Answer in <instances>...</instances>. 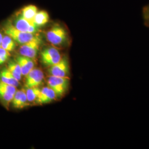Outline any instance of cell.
<instances>
[{"label":"cell","instance_id":"6da1fadb","mask_svg":"<svg viewBox=\"0 0 149 149\" xmlns=\"http://www.w3.org/2000/svg\"><path fill=\"white\" fill-rule=\"evenodd\" d=\"M49 42L54 45L59 46L63 44L68 39V33L64 28L59 25H55L47 33Z\"/></svg>","mask_w":149,"mask_h":149},{"label":"cell","instance_id":"7a4b0ae2","mask_svg":"<svg viewBox=\"0 0 149 149\" xmlns=\"http://www.w3.org/2000/svg\"><path fill=\"white\" fill-rule=\"evenodd\" d=\"M5 33L7 35L11 37L16 42L22 45L29 42L38 36V35L33 33L19 31L12 24L6 27Z\"/></svg>","mask_w":149,"mask_h":149},{"label":"cell","instance_id":"3957f363","mask_svg":"<svg viewBox=\"0 0 149 149\" xmlns=\"http://www.w3.org/2000/svg\"><path fill=\"white\" fill-rule=\"evenodd\" d=\"M48 87L51 88L55 92L56 96H63L67 91L69 85V77H61L50 76L48 80Z\"/></svg>","mask_w":149,"mask_h":149},{"label":"cell","instance_id":"277c9868","mask_svg":"<svg viewBox=\"0 0 149 149\" xmlns=\"http://www.w3.org/2000/svg\"><path fill=\"white\" fill-rule=\"evenodd\" d=\"M40 42L39 36H38L35 39L29 42L22 44L19 49V53L22 56L31 59H35L39 50Z\"/></svg>","mask_w":149,"mask_h":149},{"label":"cell","instance_id":"5b68a950","mask_svg":"<svg viewBox=\"0 0 149 149\" xmlns=\"http://www.w3.org/2000/svg\"><path fill=\"white\" fill-rule=\"evenodd\" d=\"M41 61L47 66H51L58 63L61 56L58 50L54 47L45 48L41 53Z\"/></svg>","mask_w":149,"mask_h":149},{"label":"cell","instance_id":"8992f818","mask_svg":"<svg viewBox=\"0 0 149 149\" xmlns=\"http://www.w3.org/2000/svg\"><path fill=\"white\" fill-rule=\"evenodd\" d=\"M48 72L51 76L68 77L69 74V66L66 58H61L58 63L50 66Z\"/></svg>","mask_w":149,"mask_h":149},{"label":"cell","instance_id":"52a82bcc","mask_svg":"<svg viewBox=\"0 0 149 149\" xmlns=\"http://www.w3.org/2000/svg\"><path fill=\"white\" fill-rule=\"evenodd\" d=\"M13 26L22 32L33 34L37 32L39 28L33 21L27 20L22 15H20L16 19Z\"/></svg>","mask_w":149,"mask_h":149},{"label":"cell","instance_id":"ba28073f","mask_svg":"<svg viewBox=\"0 0 149 149\" xmlns=\"http://www.w3.org/2000/svg\"><path fill=\"white\" fill-rule=\"evenodd\" d=\"M44 77V74L41 70L33 69L26 75L25 86L27 88L38 87L42 84Z\"/></svg>","mask_w":149,"mask_h":149},{"label":"cell","instance_id":"9c48e42d","mask_svg":"<svg viewBox=\"0 0 149 149\" xmlns=\"http://www.w3.org/2000/svg\"><path fill=\"white\" fill-rule=\"evenodd\" d=\"M55 92L49 87H44L41 89L38 96L36 102L38 104H46L55 100L56 97Z\"/></svg>","mask_w":149,"mask_h":149},{"label":"cell","instance_id":"30bf717a","mask_svg":"<svg viewBox=\"0 0 149 149\" xmlns=\"http://www.w3.org/2000/svg\"><path fill=\"white\" fill-rule=\"evenodd\" d=\"M16 61L21 67L22 76H26L34 69L35 63L33 59L21 55L16 58Z\"/></svg>","mask_w":149,"mask_h":149},{"label":"cell","instance_id":"8fae6325","mask_svg":"<svg viewBox=\"0 0 149 149\" xmlns=\"http://www.w3.org/2000/svg\"><path fill=\"white\" fill-rule=\"evenodd\" d=\"M13 107L21 109L29 105L26 92L23 90L17 91L12 101Z\"/></svg>","mask_w":149,"mask_h":149},{"label":"cell","instance_id":"7c38bea8","mask_svg":"<svg viewBox=\"0 0 149 149\" xmlns=\"http://www.w3.org/2000/svg\"><path fill=\"white\" fill-rule=\"evenodd\" d=\"M0 81L7 84L18 87L19 86V81L12 75L8 69L2 70L0 71Z\"/></svg>","mask_w":149,"mask_h":149},{"label":"cell","instance_id":"4fadbf2b","mask_svg":"<svg viewBox=\"0 0 149 149\" xmlns=\"http://www.w3.org/2000/svg\"><path fill=\"white\" fill-rule=\"evenodd\" d=\"M37 12V7L36 6L30 5L24 7L22 9L21 15L27 20L33 21Z\"/></svg>","mask_w":149,"mask_h":149},{"label":"cell","instance_id":"5bb4252c","mask_svg":"<svg viewBox=\"0 0 149 149\" xmlns=\"http://www.w3.org/2000/svg\"><path fill=\"white\" fill-rule=\"evenodd\" d=\"M49 21V16L47 12L40 11L37 12L34 18L33 21L40 27L47 24Z\"/></svg>","mask_w":149,"mask_h":149},{"label":"cell","instance_id":"9a60e30c","mask_svg":"<svg viewBox=\"0 0 149 149\" xmlns=\"http://www.w3.org/2000/svg\"><path fill=\"white\" fill-rule=\"evenodd\" d=\"M8 70L17 80L18 81L21 80L22 76L21 69L19 64L16 61H11L8 65Z\"/></svg>","mask_w":149,"mask_h":149},{"label":"cell","instance_id":"2e32d148","mask_svg":"<svg viewBox=\"0 0 149 149\" xmlns=\"http://www.w3.org/2000/svg\"><path fill=\"white\" fill-rule=\"evenodd\" d=\"M16 42L9 36H3L1 42V47L8 52H10L15 50L16 48Z\"/></svg>","mask_w":149,"mask_h":149},{"label":"cell","instance_id":"e0dca14e","mask_svg":"<svg viewBox=\"0 0 149 149\" xmlns=\"http://www.w3.org/2000/svg\"><path fill=\"white\" fill-rule=\"evenodd\" d=\"M14 95L0 85V100L6 107H8L13 100Z\"/></svg>","mask_w":149,"mask_h":149},{"label":"cell","instance_id":"ac0fdd59","mask_svg":"<svg viewBox=\"0 0 149 149\" xmlns=\"http://www.w3.org/2000/svg\"><path fill=\"white\" fill-rule=\"evenodd\" d=\"M41 89L38 87L27 88L26 92L27 100L29 102H33L36 101L38 96L39 95Z\"/></svg>","mask_w":149,"mask_h":149},{"label":"cell","instance_id":"d6986e66","mask_svg":"<svg viewBox=\"0 0 149 149\" xmlns=\"http://www.w3.org/2000/svg\"><path fill=\"white\" fill-rule=\"evenodd\" d=\"M10 56V52L4 49L2 47H0V65H2L5 63Z\"/></svg>","mask_w":149,"mask_h":149},{"label":"cell","instance_id":"ffe728a7","mask_svg":"<svg viewBox=\"0 0 149 149\" xmlns=\"http://www.w3.org/2000/svg\"><path fill=\"white\" fill-rule=\"evenodd\" d=\"M143 17L144 24L146 27L149 28V4L145 6L143 10Z\"/></svg>","mask_w":149,"mask_h":149},{"label":"cell","instance_id":"44dd1931","mask_svg":"<svg viewBox=\"0 0 149 149\" xmlns=\"http://www.w3.org/2000/svg\"><path fill=\"white\" fill-rule=\"evenodd\" d=\"M2 38H3V36H2V33L0 32V47H1V42H2Z\"/></svg>","mask_w":149,"mask_h":149}]
</instances>
